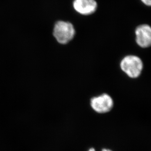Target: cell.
I'll return each mask as SVG.
<instances>
[{"label":"cell","instance_id":"obj_5","mask_svg":"<svg viewBox=\"0 0 151 151\" xmlns=\"http://www.w3.org/2000/svg\"><path fill=\"white\" fill-rule=\"evenodd\" d=\"M72 4L77 13L84 16L94 14L98 9V3L96 0H74Z\"/></svg>","mask_w":151,"mask_h":151},{"label":"cell","instance_id":"obj_6","mask_svg":"<svg viewBox=\"0 0 151 151\" xmlns=\"http://www.w3.org/2000/svg\"><path fill=\"white\" fill-rule=\"evenodd\" d=\"M145 6L151 7V0H140Z\"/></svg>","mask_w":151,"mask_h":151},{"label":"cell","instance_id":"obj_3","mask_svg":"<svg viewBox=\"0 0 151 151\" xmlns=\"http://www.w3.org/2000/svg\"><path fill=\"white\" fill-rule=\"evenodd\" d=\"M90 105L93 110L99 114L108 113L114 106V101L107 93H103L93 97L90 100Z\"/></svg>","mask_w":151,"mask_h":151},{"label":"cell","instance_id":"obj_2","mask_svg":"<svg viewBox=\"0 0 151 151\" xmlns=\"http://www.w3.org/2000/svg\"><path fill=\"white\" fill-rule=\"evenodd\" d=\"M53 34L58 43L61 45L67 44L74 38L75 29L69 22L58 21L54 24Z\"/></svg>","mask_w":151,"mask_h":151},{"label":"cell","instance_id":"obj_1","mask_svg":"<svg viewBox=\"0 0 151 151\" xmlns=\"http://www.w3.org/2000/svg\"><path fill=\"white\" fill-rule=\"evenodd\" d=\"M120 68L129 78L136 79L142 74L144 64L142 60L138 56L129 54L121 59Z\"/></svg>","mask_w":151,"mask_h":151},{"label":"cell","instance_id":"obj_7","mask_svg":"<svg viewBox=\"0 0 151 151\" xmlns=\"http://www.w3.org/2000/svg\"><path fill=\"white\" fill-rule=\"evenodd\" d=\"M89 151H95V149L93 148H91L89 149ZM102 151H113L112 150H110V149H103L102 150Z\"/></svg>","mask_w":151,"mask_h":151},{"label":"cell","instance_id":"obj_4","mask_svg":"<svg viewBox=\"0 0 151 151\" xmlns=\"http://www.w3.org/2000/svg\"><path fill=\"white\" fill-rule=\"evenodd\" d=\"M135 41L137 46L143 49L151 47V26L147 24L138 25L134 30Z\"/></svg>","mask_w":151,"mask_h":151}]
</instances>
